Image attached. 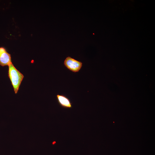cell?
I'll return each mask as SVG.
<instances>
[{
  "instance_id": "cell-3",
  "label": "cell",
  "mask_w": 155,
  "mask_h": 155,
  "mask_svg": "<svg viewBox=\"0 0 155 155\" xmlns=\"http://www.w3.org/2000/svg\"><path fill=\"white\" fill-rule=\"evenodd\" d=\"M11 63V54L4 47H0V65L3 67L8 66Z\"/></svg>"
},
{
  "instance_id": "cell-4",
  "label": "cell",
  "mask_w": 155,
  "mask_h": 155,
  "mask_svg": "<svg viewBox=\"0 0 155 155\" xmlns=\"http://www.w3.org/2000/svg\"><path fill=\"white\" fill-rule=\"evenodd\" d=\"M56 97L57 102L61 107L66 108H72V103L66 96L62 94H57Z\"/></svg>"
},
{
  "instance_id": "cell-2",
  "label": "cell",
  "mask_w": 155,
  "mask_h": 155,
  "mask_svg": "<svg viewBox=\"0 0 155 155\" xmlns=\"http://www.w3.org/2000/svg\"><path fill=\"white\" fill-rule=\"evenodd\" d=\"M64 64L68 69L74 72L79 71L82 65V63L81 62L70 57H68L66 58Z\"/></svg>"
},
{
  "instance_id": "cell-1",
  "label": "cell",
  "mask_w": 155,
  "mask_h": 155,
  "mask_svg": "<svg viewBox=\"0 0 155 155\" xmlns=\"http://www.w3.org/2000/svg\"><path fill=\"white\" fill-rule=\"evenodd\" d=\"M8 76L11 83L15 93H17L19 87L24 78L22 74L14 66L12 63L9 66Z\"/></svg>"
}]
</instances>
